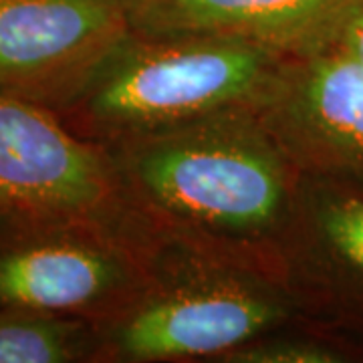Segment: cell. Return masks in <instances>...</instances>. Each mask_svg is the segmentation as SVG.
Returning <instances> with one entry per match:
<instances>
[{"instance_id":"7a4b0ae2","label":"cell","mask_w":363,"mask_h":363,"mask_svg":"<svg viewBox=\"0 0 363 363\" xmlns=\"http://www.w3.org/2000/svg\"><path fill=\"white\" fill-rule=\"evenodd\" d=\"M291 55L222 37L152 39L128 33L55 111L101 147L208 117L260 109Z\"/></svg>"},{"instance_id":"ba28073f","label":"cell","mask_w":363,"mask_h":363,"mask_svg":"<svg viewBox=\"0 0 363 363\" xmlns=\"http://www.w3.org/2000/svg\"><path fill=\"white\" fill-rule=\"evenodd\" d=\"M285 283L303 319L363 341V186L301 174Z\"/></svg>"},{"instance_id":"5b68a950","label":"cell","mask_w":363,"mask_h":363,"mask_svg":"<svg viewBox=\"0 0 363 363\" xmlns=\"http://www.w3.org/2000/svg\"><path fill=\"white\" fill-rule=\"evenodd\" d=\"M128 222L107 150L55 111L0 95V222Z\"/></svg>"},{"instance_id":"8fae6325","label":"cell","mask_w":363,"mask_h":363,"mask_svg":"<svg viewBox=\"0 0 363 363\" xmlns=\"http://www.w3.org/2000/svg\"><path fill=\"white\" fill-rule=\"evenodd\" d=\"M355 350H347L323 335L267 333L222 355L218 363H343L351 362Z\"/></svg>"},{"instance_id":"3957f363","label":"cell","mask_w":363,"mask_h":363,"mask_svg":"<svg viewBox=\"0 0 363 363\" xmlns=\"http://www.w3.org/2000/svg\"><path fill=\"white\" fill-rule=\"evenodd\" d=\"M147 236V281L128 307L97 323V362H218L238 345L303 319L281 279L166 236Z\"/></svg>"},{"instance_id":"30bf717a","label":"cell","mask_w":363,"mask_h":363,"mask_svg":"<svg viewBox=\"0 0 363 363\" xmlns=\"http://www.w3.org/2000/svg\"><path fill=\"white\" fill-rule=\"evenodd\" d=\"M99 347L97 321L0 307V363L97 362Z\"/></svg>"},{"instance_id":"52a82bcc","label":"cell","mask_w":363,"mask_h":363,"mask_svg":"<svg viewBox=\"0 0 363 363\" xmlns=\"http://www.w3.org/2000/svg\"><path fill=\"white\" fill-rule=\"evenodd\" d=\"M301 174L363 186V65L335 47L291 57L259 109Z\"/></svg>"},{"instance_id":"7c38bea8","label":"cell","mask_w":363,"mask_h":363,"mask_svg":"<svg viewBox=\"0 0 363 363\" xmlns=\"http://www.w3.org/2000/svg\"><path fill=\"white\" fill-rule=\"evenodd\" d=\"M327 47H335L339 51L347 52L363 65V0H359L353 11L337 28L333 40Z\"/></svg>"},{"instance_id":"277c9868","label":"cell","mask_w":363,"mask_h":363,"mask_svg":"<svg viewBox=\"0 0 363 363\" xmlns=\"http://www.w3.org/2000/svg\"><path fill=\"white\" fill-rule=\"evenodd\" d=\"M0 307L104 321L147 281L150 236L138 222H2Z\"/></svg>"},{"instance_id":"6da1fadb","label":"cell","mask_w":363,"mask_h":363,"mask_svg":"<svg viewBox=\"0 0 363 363\" xmlns=\"http://www.w3.org/2000/svg\"><path fill=\"white\" fill-rule=\"evenodd\" d=\"M105 150L131 218L147 233L285 283L301 172L259 109L208 117Z\"/></svg>"},{"instance_id":"8992f818","label":"cell","mask_w":363,"mask_h":363,"mask_svg":"<svg viewBox=\"0 0 363 363\" xmlns=\"http://www.w3.org/2000/svg\"><path fill=\"white\" fill-rule=\"evenodd\" d=\"M130 30L128 0H0V95L59 111Z\"/></svg>"},{"instance_id":"9c48e42d","label":"cell","mask_w":363,"mask_h":363,"mask_svg":"<svg viewBox=\"0 0 363 363\" xmlns=\"http://www.w3.org/2000/svg\"><path fill=\"white\" fill-rule=\"evenodd\" d=\"M359 0H128L131 33L222 37L291 57L327 47Z\"/></svg>"}]
</instances>
